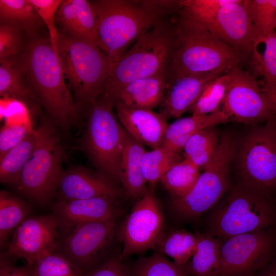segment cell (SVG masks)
Masks as SVG:
<instances>
[{"instance_id":"42","label":"cell","mask_w":276,"mask_h":276,"mask_svg":"<svg viewBox=\"0 0 276 276\" xmlns=\"http://www.w3.org/2000/svg\"><path fill=\"white\" fill-rule=\"evenodd\" d=\"M21 31L6 24L0 25V61L15 58L21 48Z\"/></svg>"},{"instance_id":"28","label":"cell","mask_w":276,"mask_h":276,"mask_svg":"<svg viewBox=\"0 0 276 276\" xmlns=\"http://www.w3.org/2000/svg\"><path fill=\"white\" fill-rule=\"evenodd\" d=\"M1 24L34 36L42 21L29 0H0Z\"/></svg>"},{"instance_id":"3","label":"cell","mask_w":276,"mask_h":276,"mask_svg":"<svg viewBox=\"0 0 276 276\" xmlns=\"http://www.w3.org/2000/svg\"><path fill=\"white\" fill-rule=\"evenodd\" d=\"M89 2L96 20L97 45L109 57L112 68L129 45L165 15L160 1Z\"/></svg>"},{"instance_id":"24","label":"cell","mask_w":276,"mask_h":276,"mask_svg":"<svg viewBox=\"0 0 276 276\" xmlns=\"http://www.w3.org/2000/svg\"><path fill=\"white\" fill-rule=\"evenodd\" d=\"M228 122V118L221 109L206 115H192L178 119L168 125L162 146L179 153L189 139L197 132Z\"/></svg>"},{"instance_id":"2","label":"cell","mask_w":276,"mask_h":276,"mask_svg":"<svg viewBox=\"0 0 276 276\" xmlns=\"http://www.w3.org/2000/svg\"><path fill=\"white\" fill-rule=\"evenodd\" d=\"M176 14L171 20L175 44L167 80L191 74L226 72L250 59L225 44L203 26Z\"/></svg>"},{"instance_id":"33","label":"cell","mask_w":276,"mask_h":276,"mask_svg":"<svg viewBox=\"0 0 276 276\" xmlns=\"http://www.w3.org/2000/svg\"><path fill=\"white\" fill-rule=\"evenodd\" d=\"M29 206L9 192H0V245L3 247L10 233L30 213Z\"/></svg>"},{"instance_id":"18","label":"cell","mask_w":276,"mask_h":276,"mask_svg":"<svg viewBox=\"0 0 276 276\" xmlns=\"http://www.w3.org/2000/svg\"><path fill=\"white\" fill-rule=\"evenodd\" d=\"M224 73L191 74L168 79L159 113L166 119L179 117L189 111L210 81Z\"/></svg>"},{"instance_id":"20","label":"cell","mask_w":276,"mask_h":276,"mask_svg":"<svg viewBox=\"0 0 276 276\" xmlns=\"http://www.w3.org/2000/svg\"><path fill=\"white\" fill-rule=\"evenodd\" d=\"M116 200L107 197H97L58 200L53 209L60 225L69 227L86 222L116 219L119 212Z\"/></svg>"},{"instance_id":"38","label":"cell","mask_w":276,"mask_h":276,"mask_svg":"<svg viewBox=\"0 0 276 276\" xmlns=\"http://www.w3.org/2000/svg\"><path fill=\"white\" fill-rule=\"evenodd\" d=\"M131 276H188L185 266H179L156 252L137 261L130 271Z\"/></svg>"},{"instance_id":"32","label":"cell","mask_w":276,"mask_h":276,"mask_svg":"<svg viewBox=\"0 0 276 276\" xmlns=\"http://www.w3.org/2000/svg\"><path fill=\"white\" fill-rule=\"evenodd\" d=\"M200 174V170L189 160L183 158L174 164L160 181L174 197H181L191 191Z\"/></svg>"},{"instance_id":"23","label":"cell","mask_w":276,"mask_h":276,"mask_svg":"<svg viewBox=\"0 0 276 276\" xmlns=\"http://www.w3.org/2000/svg\"><path fill=\"white\" fill-rule=\"evenodd\" d=\"M144 145L128 133L120 164V182L126 194L133 198L140 199L148 192L142 167Z\"/></svg>"},{"instance_id":"37","label":"cell","mask_w":276,"mask_h":276,"mask_svg":"<svg viewBox=\"0 0 276 276\" xmlns=\"http://www.w3.org/2000/svg\"><path fill=\"white\" fill-rule=\"evenodd\" d=\"M31 276H84L85 272L60 252L54 251L29 266Z\"/></svg>"},{"instance_id":"17","label":"cell","mask_w":276,"mask_h":276,"mask_svg":"<svg viewBox=\"0 0 276 276\" xmlns=\"http://www.w3.org/2000/svg\"><path fill=\"white\" fill-rule=\"evenodd\" d=\"M58 200L85 199L107 197L117 199L120 191L116 183L101 173L96 174L82 167L63 171L57 193Z\"/></svg>"},{"instance_id":"26","label":"cell","mask_w":276,"mask_h":276,"mask_svg":"<svg viewBox=\"0 0 276 276\" xmlns=\"http://www.w3.org/2000/svg\"><path fill=\"white\" fill-rule=\"evenodd\" d=\"M40 126L33 128L17 144L0 157V181L14 186L32 155L40 137Z\"/></svg>"},{"instance_id":"5","label":"cell","mask_w":276,"mask_h":276,"mask_svg":"<svg viewBox=\"0 0 276 276\" xmlns=\"http://www.w3.org/2000/svg\"><path fill=\"white\" fill-rule=\"evenodd\" d=\"M275 219V212L266 194L241 183L229 190L213 208L206 234L225 241L266 229Z\"/></svg>"},{"instance_id":"44","label":"cell","mask_w":276,"mask_h":276,"mask_svg":"<svg viewBox=\"0 0 276 276\" xmlns=\"http://www.w3.org/2000/svg\"><path fill=\"white\" fill-rule=\"evenodd\" d=\"M0 276H31L30 267H16L1 258Z\"/></svg>"},{"instance_id":"30","label":"cell","mask_w":276,"mask_h":276,"mask_svg":"<svg viewBox=\"0 0 276 276\" xmlns=\"http://www.w3.org/2000/svg\"><path fill=\"white\" fill-rule=\"evenodd\" d=\"M197 241L195 234L183 229L177 230L166 235L163 234L154 248L170 257L176 264L184 266L193 255Z\"/></svg>"},{"instance_id":"43","label":"cell","mask_w":276,"mask_h":276,"mask_svg":"<svg viewBox=\"0 0 276 276\" xmlns=\"http://www.w3.org/2000/svg\"><path fill=\"white\" fill-rule=\"evenodd\" d=\"M122 260L120 254L106 257L84 276H131L130 271Z\"/></svg>"},{"instance_id":"1","label":"cell","mask_w":276,"mask_h":276,"mask_svg":"<svg viewBox=\"0 0 276 276\" xmlns=\"http://www.w3.org/2000/svg\"><path fill=\"white\" fill-rule=\"evenodd\" d=\"M20 62L31 90L53 122L66 130L79 125V111L66 85L59 55L50 40L31 41Z\"/></svg>"},{"instance_id":"13","label":"cell","mask_w":276,"mask_h":276,"mask_svg":"<svg viewBox=\"0 0 276 276\" xmlns=\"http://www.w3.org/2000/svg\"><path fill=\"white\" fill-rule=\"evenodd\" d=\"M275 240L263 229L231 237L222 243L218 276H249L263 269L273 252Z\"/></svg>"},{"instance_id":"29","label":"cell","mask_w":276,"mask_h":276,"mask_svg":"<svg viewBox=\"0 0 276 276\" xmlns=\"http://www.w3.org/2000/svg\"><path fill=\"white\" fill-rule=\"evenodd\" d=\"M219 140V133L214 127L197 132L185 144L183 158L204 170L213 157Z\"/></svg>"},{"instance_id":"6","label":"cell","mask_w":276,"mask_h":276,"mask_svg":"<svg viewBox=\"0 0 276 276\" xmlns=\"http://www.w3.org/2000/svg\"><path fill=\"white\" fill-rule=\"evenodd\" d=\"M58 55L80 108L89 107L100 96L112 68L109 57L95 43L60 34Z\"/></svg>"},{"instance_id":"7","label":"cell","mask_w":276,"mask_h":276,"mask_svg":"<svg viewBox=\"0 0 276 276\" xmlns=\"http://www.w3.org/2000/svg\"><path fill=\"white\" fill-rule=\"evenodd\" d=\"M114 104L99 97L89 107L82 146L100 173L120 182L122 156L127 132L112 111Z\"/></svg>"},{"instance_id":"15","label":"cell","mask_w":276,"mask_h":276,"mask_svg":"<svg viewBox=\"0 0 276 276\" xmlns=\"http://www.w3.org/2000/svg\"><path fill=\"white\" fill-rule=\"evenodd\" d=\"M60 226L55 214L29 216L15 228L5 256L23 258L31 266L59 248Z\"/></svg>"},{"instance_id":"45","label":"cell","mask_w":276,"mask_h":276,"mask_svg":"<svg viewBox=\"0 0 276 276\" xmlns=\"http://www.w3.org/2000/svg\"><path fill=\"white\" fill-rule=\"evenodd\" d=\"M257 276H276V262L265 266Z\"/></svg>"},{"instance_id":"4","label":"cell","mask_w":276,"mask_h":276,"mask_svg":"<svg viewBox=\"0 0 276 276\" xmlns=\"http://www.w3.org/2000/svg\"><path fill=\"white\" fill-rule=\"evenodd\" d=\"M175 44L173 24L171 20H166L163 17L141 34L114 64L100 96L114 105L117 94L126 84L136 80L167 73Z\"/></svg>"},{"instance_id":"8","label":"cell","mask_w":276,"mask_h":276,"mask_svg":"<svg viewBox=\"0 0 276 276\" xmlns=\"http://www.w3.org/2000/svg\"><path fill=\"white\" fill-rule=\"evenodd\" d=\"M40 127L37 145L14 186L30 200L44 205L56 195L63 172V150L54 126L45 122Z\"/></svg>"},{"instance_id":"9","label":"cell","mask_w":276,"mask_h":276,"mask_svg":"<svg viewBox=\"0 0 276 276\" xmlns=\"http://www.w3.org/2000/svg\"><path fill=\"white\" fill-rule=\"evenodd\" d=\"M235 150L233 136L222 135L213 157L193 188L185 196L173 197L171 208L176 216L182 219L196 218L221 199L229 187V167Z\"/></svg>"},{"instance_id":"16","label":"cell","mask_w":276,"mask_h":276,"mask_svg":"<svg viewBox=\"0 0 276 276\" xmlns=\"http://www.w3.org/2000/svg\"><path fill=\"white\" fill-rule=\"evenodd\" d=\"M203 26L225 44L252 60L255 35L246 0L222 7Z\"/></svg>"},{"instance_id":"22","label":"cell","mask_w":276,"mask_h":276,"mask_svg":"<svg viewBox=\"0 0 276 276\" xmlns=\"http://www.w3.org/2000/svg\"><path fill=\"white\" fill-rule=\"evenodd\" d=\"M167 84V72L134 80L119 91L114 103L119 102L129 107L152 110L162 104Z\"/></svg>"},{"instance_id":"25","label":"cell","mask_w":276,"mask_h":276,"mask_svg":"<svg viewBox=\"0 0 276 276\" xmlns=\"http://www.w3.org/2000/svg\"><path fill=\"white\" fill-rule=\"evenodd\" d=\"M0 95L25 103L33 113L39 112V100L25 84L21 63L15 58L0 61Z\"/></svg>"},{"instance_id":"14","label":"cell","mask_w":276,"mask_h":276,"mask_svg":"<svg viewBox=\"0 0 276 276\" xmlns=\"http://www.w3.org/2000/svg\"><path fill=\"white\" fill-rule=\"evenodd\" d=\"M164 218L158 202L149 191L134 204L118 231L122 243L120 256H128L154 248L163 235Z\"/></svg>"},{"instance_id":"11","label":"cell","mask_w":276,"mask_h":276,"mask_svg":"<svg viewBox=\"0 0 276 276\" xmlns=\"http://www.w3.org/2000/svg\"><path fill=\"white\" fill-rule=\"evenodd\" d=\"M226 73L229 81L221 110L229 121L256 124L275 117L273 103L249 72L236 66Z\"/></svg>"},{"instance_id":"46","label":"cell","mask_w":276,"mask_h":276,"mask_svg":"<svg viewBox=\"0 0 276 276\" xmlns=\"http://www.w3.org/2000/svg\"><path fill=\"white\" fill-rule=\"evenodd\" d=\"M275 32H276V20H275Z\"/></svg>"},{"instance_id":"21","label":"cell","mask_w":276,"mask_h":276,"mask_svg":"<svg viewBox=\"0 0 276 276\" xmlns=\"http://www.w3.org/2000/svg\"><path fill=\"white\" fill-rule=\"evenodd\" d=\"M56 20L65 35L97 44L96 20L89 1H62Z\"/></svg>"},{"instance_id":"36","label":"cell","mask_w":276,"mask_h":276,"mask_svg":"<svg viewBox=\"0 0 276 276\" xmlns=\"http://www.w3.org/2000/svg\"><path fill=\"white\" fill-rule=\"evenodd\" d=\"M246 4L254 29L255 44L260 38L275 31L276 0H246Z\"/></svg>"},{"instance_id":"19","label":"cell","mask_w":276,"mask_h":276,"mask_svg":"<svg viewBox=\"0 0 276 276\" xmlns=\"http://www.w3.org/2000/svg\"><path fill=\"white\" fill-rule=\"evenodd\" d=\"M116 117L132 137L154 149L162 146L168 126L167 119L152 109L132 108L114 103Z\"/></svg>"},{"instance_id":"10","label":"cell","mask_w":276,"mask_h":276,"mask_svg":"<svg viewBox=\"0 0 276 276\" xmlns=\"http://www.w3.org/2000/svg\"><path fill=\"white\" fill-rule=\"evenodd\" d=\"M237 162L243 184L265 194L276 187L275 117L246 136Z\"/></svg>"},{"instance_id":"40","label":"cell","mask_w":276,"mask_h":276,"mask_svg":"<svg viewBox=\"0 0 276 276\" xmlns=\"http://www.w3.org/2000/svg\"><path fill=\"white\" fill-rule=\"evenodd\" d=\"M49 33L50 41L54 51L58 54V41L60 33L56 25V16L62 1L60 0H29Z\"/></svg>"},{"instance_id":"31","label":"cell","mask_w":276,"mask_h":276,"mask_svg":"<svg viewBox=\"0 0 276 276\" xmlns=\"http://www.w3.org/2000/svg\"><path fill=\"white\" fill-rule=\"evenodd\" d=\"M262 43V54L255 53L252 61L259 66L263 77L264 87L276 109V32L260 38L255 44Z\"/></svg>"},{"instance_id":"34","label":"cell","mask_w":276,"mask_h":276,"mask_svg":"<svg viewBox=\"0 0 276 276\" xmlns=\"http://www.w3.org/2000/svg\"><path fill=\"white\" fill-rule=\"evenodd\" d=\"M183 158L179 153L163 146L145 151L142 157V167L146 182L151 187L154 186L174 164Z\"/></svg>"},{"instance_id":"27","label":"cell","mask_w":276,"mask_h":276,"mask_svg":"<svg viewBox=\"0 0 276 276\" xmlns=\"http://www.w3.org/2000/svg\"><path fill=\"white\" fill-rule=\"evenodd\" d=\"M197 245L190 261L184 266L192 276H218L222 241L208 234L196 233Z\"/></svg>"},{"instance_id":"39","label":"cell","mask_w":276,"mask_h":276,"mask_svg":"<svg viewBox=\"0 0 276 276\" xmlns=\"http://www.w3.org/2000/svg\"><path fill=\"white\" fill-rule=\"evenodd\" d=\"M229 77L225 72L210 81L189 111L192 115L203 116L219 109L223 101Z\"/></svg>"},{"instance_id":"12","label":"cell","mask_w":276,"mask_h":276,"mask_svg":"<svg viewBox=\"0 0 276 276\" xmlns=\"http://www.w3.org/2000/svg\"><path fill=\"white\" fill-rule=\"evenodd\" d=\"M117 220L78 224L70 228L59 246L61 252L84 272L106 258L116 235Z\"/></svg>"},{"instance_id":"41","label":"cell","mask_w":276,"mask_h":276,"mask_svg":"<svg viewBox=\"0 0 276 276\" xmlns=\"http://www.w3.org/2000/svg\"><path fill=\"white\" fill-rule=\"evenodd\" d=\"M32 123H5L0 131V157L20 142L33 129Z\"/></svg>"},{"instance_id":"35","label":"cell","mask_w":276,"mask_h":276,"mask_svg":"<svg viewBox=\"0 0 276 276\" xmlns=\"http://www.w3.org/2000/svg\"><path fill=\"white\" fill-rule=\"evenodd\" d=\"M238 0H179L176 1L174 11L202 26L208 24L222 7Z\"/></svg>"}]
</instances>
